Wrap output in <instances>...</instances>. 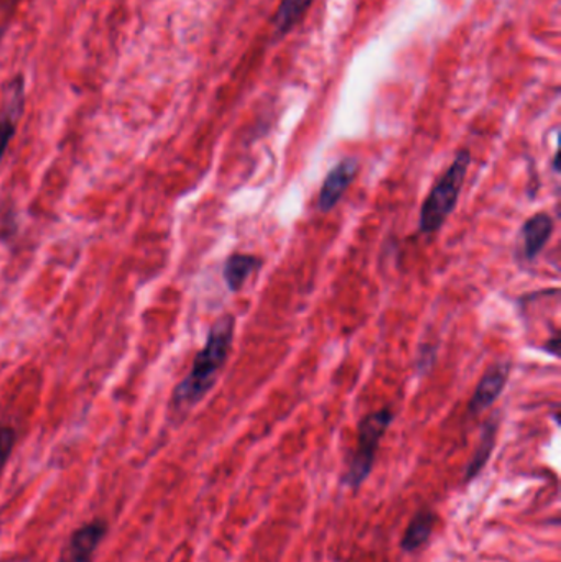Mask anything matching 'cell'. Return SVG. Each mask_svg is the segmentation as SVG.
Segmentation results:
<instances>
[{
  "label": "cell",
  "instance_id": "cell-1",
  "mask_svg": "<svg viewBox=\"0 0 561 562\" xmlns=\"http://www.w3.org/2000/svg\"><path fill=\"white\" fill-rule=\"evenodd\" d=\"M234 329L236 319L231 314L220 317L213 324L206 344L194 357L190 373L175 389L173 403L178 408L198 405L213 390L233 349Z\"/></svg>",
  "mask_w": 561,
  "mask_h": 562
},
{
  "label": "cell",
  "instance_id": "cell-2",
  "mask_svg": "<svg viewBox=\"0 0 561 562\" xmlns=\"http://www.w3.org/2000/svg\"><path fill=\"white\" fill-rule=\"evenodd\" d=\"M470 150H460L444 177L431 188L420 211V233L435 234L457 210L463 191L464 180L470 170Z\"/></svg>",
  "mask_w": 561,
  "mask_h": 562
},
{
  "label": "cell",
  "instance_id": "cell-3",
  "mask_svg": "<svg viewBox=\"0 0 561 562\" xmlns=\"http://www.w3.org/2000/svg\"><path fill=\"white\" fill-rule=\"evenodd\" d=\"M394 413L391 408H382L379 412L369 413L359 422L358 445L355 454L349 461L345 475V484L351 488H359L371 474L374 468L375 452L384 438L385 431L392 425Z\"/></svg>",
  "mask_w": 561,
  "mask_h": 562
},
{
  "label": "cell",
  "instance_id": "cell-4",
  "mask_svg": "<svg viewBox=\"0 0 561 562\" xmlns=\"http://www.w3.org/2000/svg\"><path fill=\"white\" fill-rule=\"evenodd\" d=\"M108 524L101 518L72 531L61 553V562H94L96 551L108 535Z\"/></svg>",
  "mask_w": 561,
  "mask_h": 562
},
{
  "label": "cell",
  "instance_id": "cell-5",
  "mask_svg": "<svg viewBox=\"0 0 561 562\" xmlns=\"http://www.w3.org/2000/svg\"><path fill=\"white\" fill-rule=\"evenodd\" d=\"M25 109V79L16 76L5 88L2 111H0V164L5 157L10 142L15 137L16 125Z\"/></svg>",
  "mask_w": 561,
  "mask_h": 562
},
{
  "label": "cell",
  "instance_id": "cell-6",
  "mask_svg": "<svg viewBox=\"0 0 561 562\" xmlns=\"http://www.w3.org/2000/svg\"><path fill=\"white\" fill-rule=\"evenodd\" d=\"M510 367H513L510 360H501V362L493 363V366L484 372L480 383H478L476 390H474L473 396H471V415H480V413L486 412V409L491 408V406L496 403V400L503 395L507 380H509L510 376Z\"/></svg>",
  "mask_w": 561,
  "mask_h": 562
},
{
  "label": "cell",
  "instance_id": "cell-7",
  "mask_svg": "<svg viewBox=\"0 0 561 562\" xmlns=\"http://www.w3.org/2000/svg\"><path fill=\"white\" fill-rule=\"evenodd\" d=\"M358 161L348 160L339 161L328 177L323 181L322 190H319L318 196V210L319 213H329L338 206L341 198L345 196L348 191L349 184L355 181L356 175H358Z\"/></svg>",
  "mask_w": 561,
  "mask_h": 562
},
{
  "label": "cell",
  "instance_id": "cell-8",
  "mask_svg": "<svg viewBox=\"0 0 561 562\" xmlns=\"http://www.w3.org/2000/svg\"><path fill=\"white\" fill-rule=\"evenodd\" d=\"M553 229H556V224H553L552 216L546 213L536 214L526 221L520 234L524 239V257L527 260H536L540 256V252L549 244Z\"/></svg>",
  "mask_w": 561,
  "mask_h": 562
},
{
  "label": "cell",
  "instance_id": "cell-9",
  "mask_svg": "<svg viewBox=\"0 0 561 562\" xmlns=\"http://www.w3.org/2000/svg\"><path fill=\"white\" fill-rule=\"evenodd\" d=\"M437 525V515L431 510H420L415 514L402 537L401 548L405 553H415L428 543Z\"/></svg>",
  "mask_w": 561,
  "mask_h": 562
},
{
  "label": "cell",
  "instance_id": "cell-10",
  "mask_svg": "<svg viewBox=\"0 0 561 562\" xmlns=\"http://www.w3.org/2000/svg\"><path fill=\"white\" fill-rule=\"evenodd\" d=\"M262 267V260L256 256H246V254H234L224 263L223 277L226 281L227 290L237 293L243 290L247 279L253 276L254 272Z\"/></svg>",
  "mask_w": 561,
  "mask_h": 562
},
{
  "label": "cell",
  "instance_id": "cell-11",
  "mask_svg": "<svg viewBox=\"0 0 561 562\" xmlns=\"http://www.w3.org/2000/svg\"><path fill=\"white\" fill-rule=\"evenodd\" d=\"M497 428H500V423H497L496 416L487 419L483 428V435H481L480 445H478L473 459L468 464L464 482L473 481L486 468L487 461H490L491 454H493L494 446H496Z\"/></svg>",
  "mask_w": 561,
  "mask_h": 562
},
{
  "label": "cell",
  "instance_id": "cell-12",
  "mask_svg": "<svg viewBox=\"0 0 561 562\" xmlns=\"http://www.w3.org/2000/svg\"><path fill=\"white\" fill-rule=\"evenodd\" d=\"M312 3L313 0H282L272 19L277 36L289 35L308 12Z\"/></svg>",
  "mask_w": 561,
  "mask_h": 562
},
{
  "label": "cell",
  "instance_id": "cell-13",
  "mask_svg": "<svg viewBox=\"0 0 561 562\" xmlns=\"http://www.w3.org/2000/svg\"><path fill=\"white\" fill-rule=\"evenodd\" d=\"M13 446H15V431L9 426L0 428V475L12 456Z\"/></svg>",
  "mask_w": 561,
  "mask_h": 562
},
{
  "label": "cell",
  "instance_id": "cell-14",
  "mask_svg": "<svg viewBox=\"0 0 561 562\" xmlns=\"http://www.w3.org/2000/svg\"><path fill=\"white\" fill-rule=\"evenodd\" d=\"M2 38H3V29H2V26H0V43H2Z\"/></svg>",
  "mask_w": 561,
  "mask_h": 562
}]
</instances>
